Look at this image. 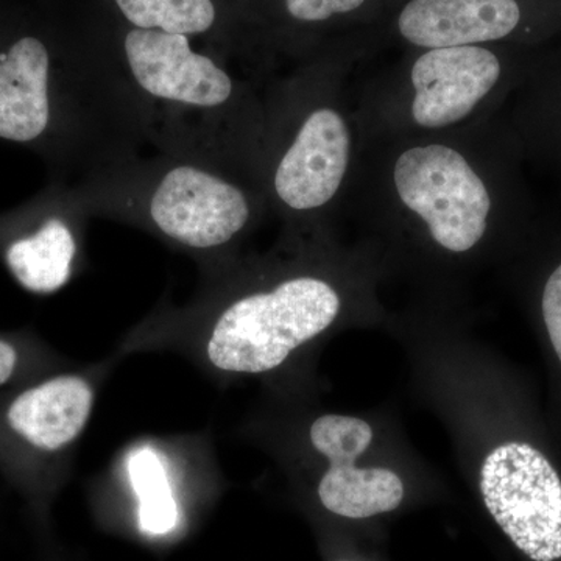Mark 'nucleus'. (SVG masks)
Returning <instances> with one entry per match:
<instances>
[{
    "label": "nucleus",
    "instance_id": "nucleus-1",
    "mask_svg": "<svg viewBox=\"0 0 561 561\" xmlns=\"http://www.w3.org/2000/svg\"><path fill=\"white\" fill-rule=\"evenodd\" d=\"M502 173L491 121L445 135L368 142L343 208L383 238L463 260L478 254L501 224Z\"/></svg>",
    "mask_w": 561,
    "mask_h": 561
},
{
    "label": "nucleus",
    "instance_id": "nucleus-2",
    "mask_svg": "<svg viewBox=\"0 0 561 561\" xmlns=\"http://www.w3.org/2000/svg\"><path fill=\"white\" fill-rule=\"evenodd\" d=\"M348 58L286 83L264 116L261 168L267 195L294 219L324 220L348 197L362 138Z\"/></svg>",
    "mask_w": 561,
    "mask_h": 561
},
{
    "label": "nucleus",
    "instance_id": "nucleus-3",
    "mask_svg": "<svg viewBox=\"0 0 561 561\" xmlns=\"http://www.w3.org/2000/svg\"><path fill=\"white\" fill-rule=\"evenodd\" d=\"M505 79L504 58L493 47L419 49L397 68L354 87L362 146L489 122Z\"/></svg>",
    "mask_w": 561,
    "mask_h": 561
},
{
    "label": "nucleus",
    "instance_id": "nucleus-4",
    "mask_svg": "<svg viewBox=\"0 0 561 561\" xmlns=\"http://www.w3.org/2000/svg\"><path fill=\"white\" fill-rule=\"evenodd\" d=\"M341 286L327 276L301 273L231 302L208 342L214 367L230 373H265L291 351L327 331L343 311Z\"/></svg>",
    "mask_w": 561,
    "mask_h": 561
},
{
    "label": "nucleus",
    "instance_id": "nucleus-5",
    "mask_svg": "<svg viewBox=\"0 0 561 561\" xmlns=\"http://www.w3.org/2000/svg\"><path fill=\"white\" fill-rule=\"evenodd\" d=\"M481 493L494 522L534 561L561 559V481L527 443H505L483 461Z\"/></svg>",
    "mask_w": 561,
    "mask_h": 561
},
{
    "label": "nucleus",
    "instance_id": "nucleus-6",
    "mask_svg": "<svg viewBox=\"0 0 561 561\" xmlns=\"http://www.w3.org/2000/svg\"><path fill=\"white\" fill-rule=\"evenodd\" d=\"M149 213L158 230L191 249L225 245L249 227L256 201L216 173L184 164L171 169L153 191Z\"/></svg>",
    "mask_w": 561,
    "mask_h": 561
},
{
    "label": "nucleus",
    "instance_id": "nucleus-7",
    "mask_svg": "<svg viewBox=\"0 0 561 561\" xmlns=\"http://www.w3.org/2000/svg\"><path fill=\"white\" fill-rule=\"evenodd\" d=\"M373 440L367 421L324 415L313 421V448L330 460L319 486L321 504L343 518L364 519L400 507L404 485L386 468H357L356 459Z\"/></svg>",
    "mask_w": 561,
    "mask_h": 561
},
{
    "label": "nucleus",
    "instance_id": "nucleus-8",
    "mask_svg": "<svg viewBox=\"0 0 561 561\" xmlns=\"http://www.w3.org/2000/svg\"><path fill=\"white\" fill-rule=\"evenodd\" d=\"M125 55L136 83L151 98L220 108L238 92L227 70L195 54L186 35L135 28L125 38Z\"/></svg>",
    "mask_w": 561,
    "mask_h": 561
},
{
    "label": "nucleus",
    "instance_id": "nucleus-9",
    "mask_svg": "<svg viewBox=\"0 0 561 561\" xmlns=\"http://www.w3.org/2000/svg\"><path fill=\"white\" fill-rule=\"evenodd\" d=\"M522 21L518 0H408L394 31L415 49L490 46L512 36Z\"/></svg>",
    "mask_w": 561,
    "mask_h": 561
},
{
    "label": "nucleus",
    "instance_id": "nucleus-10",
    "mask_svg": "<svg viewBox=\"0 0 561 561\" xmlns=\"http://www.w3.org/2000/svg\"><path fill=\"white\" fill-rule=\"evenodd\" d=\"M49 51L25 36L0 58V138L28 142L50 119Z\"/></svg>",
    "mask_w": 561,
    "mask_h": 561
},
{
    "label": "nucleus",
    "instance_id": "nucleus-11",
    "mask_svg": "<svg viewBox=\"0 0 561 561\" xmlns=\"http://www.w3.org/2000/svg\"><path fill=\"white\" fill-rule=\"evenodd\" d=\"M94 394L77 376H61L24 391L11 404L10 426L44 451H57L76 440L90 419Z\"/></svg>",
    "mask_w": 561,
    "mask_h": 561
},
{
    "label": "nucleus",
    "instance_id": "nucleus-12",
    "mask_svg": "<svg viewBox=\"0 0 561 561\" xmlns=\"http://www.w3.org/2000/svg\"><path fill=\"white\" fill-rule=\"evenodd\" d=\"M73 256L72 232L61 220L51 219L31 238L11 243L7 264L25 289L50 294L68 283Z\"/></svg>",
    "mask_w": 561,
    "mask_h": 561
},
{
    "label": "nucleus",
    "instance_id": "nucleus-13",
    "mask_svg": "<svg viewBox=\"0 0 561 561\" xmlns=\"http://www.w3.org/2000/svg\"><path fill=\"white\" fill-rule=\"evenodd\" d=\"M128 476L139 500V526L150 535L169 534L176 526L179 507L161 456L140 448L128 459Z\"/></svg>",
    "mask_w": 561,
    "mask_h": 561
},
{
    "label": "nucleus",
    "instance_id": "nucleus-14",
    "mask_svg": "<svg viewBox=\"0 0 561 561\" xmlns=\"http://www.w3.org/2000/svg\"><path fill=\"white\" fill-rule=\"evenodd\" d=\"M124 16L142 31L195 35L213 27L216 9L210 0H116Z\"/></svg>",
    "mask_w": 561,
    "mask_h": 561
},
{
    "label": "nucleus",
    "instance_id": "nucleus-15",
    "mask_svg": "<svg viewBox=\"0 0 561 561\" xmlns=\"http://www.w3.org/2000/svg\"><path fill=\"white\" fill-rule=\"evenodd\" d=\"M370 0H283L284 11L297 24L323 25L350 20Z\"/></svg>",
    "mask_w": 561,
    "mask_h": 561
},
{
    "label": "nucleus",
    "instance_id": "nucleus-16",
    "mask_svg": "<svg viewBox=\"0 0 561 561\" xmlns=\"http://www.w3.org/2000/svg\"><path fill=\"white\" fill-rule=\"evenodd\" d=\"M541 313L553 350L561 362V262L546 280L541 295Z\"/></svg>",
    "mask_w": 561,
    "mask_h": 561
},
{
    "label": "nucleus",
    "instance_id": "nucleus-17",
    "mask_svg": "<svg viewBox=\"0 0 561 561\" xmlns=\"http://www.w3.org/2000/svg\"><path fill=\"white\" fill-rule=\"evenodd\" d=\"M16 351L9 343L0 341V386L5 383L16 367Z\"/></svg>",
    "mask_w": 561,
    "mask_h": 561
}]
</instances>
